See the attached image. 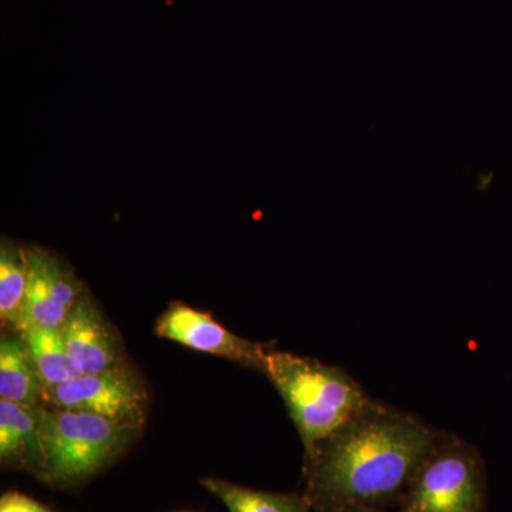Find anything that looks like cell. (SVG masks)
<instances>
[{
  "label": "cell",
  "instance_id": "1",
  "mask_svg": "<svg viewBox=\"0 0 512 512\" xmlns=\"http://www.w3.org/2000/svg\"><path fill=\"white\" fill-rule=\"evenodd\" d=\"M439 439L419 417L372 400L305 453L303 494L312 510L379 508L406 493Z\"/></svg>",
  "mask_w": 512,
  "mask_h": 512
},
{
  "label": "cell",
  "instance_id": "2",
  "mask_svg": "<svg viewBox=\"0 0 512 512\" xmlns=\"http://www.w3.org/2000/svg\"><path fill=\"white\" fill-rule=\"evenodd\" d=\"M264 375L284 399L305 453L372 402L348 373L312 357L269 349Z\"/></svg>",
  "mask_w": 512,
  "mask_h": 512
},
{
  "label": "cell",
  "instance_id": "3",
  "mask_svg": "<svg viewBox=\"0 0 512 512\" xmlns=\"http://www.w3.org/2000/svg\"><path fill=\"white\" fill-rule=\"evenodd\" d=\"M37 416L43 457L39 480L62 490L99 476L143 430L80 410L39 406Z\"/></svg>",
  "mask_w": 512,
  "mask_h": 512
},
{
  "label": "cell",
  "instance_id": "4",
  "mask_svg": "<svg viewBox=\"0 0 512 512\" xmlns=\"http://www.w3.org/2000/svg\"><path fill=\"white\" fill-rule=\"evenodd\" d=\"M402 512H484L483 470L474 448L440 436L403 494Z\"/></svg>",
  "mask_w": 512,
  "mask_h": 512
},
{
  "label": "cell",
  "instance_id": "5",
  "mask_svg": "<svg viewBox=\"0 0 512 512\" xmlns=\"http://www.w3.org/2000/svg\"><path fill=\"white\" fill-rule=\"evenodd\" d=\"M42 402L57 409L80 410L117 423L143 429L148 394L141 377L123 365L90 375H79L42 389Z\"/></svg>",
  "mask_w": 512,
  "mask_h": 512
},
{
  "label": "cell",
  "instance_id": "6",
  "mask_svg": "<svg viewBox=\"0 0 512 512\" xmlns=\"http://www.w3.org/2000/svg\"><path fill=\"white\" fill-rule=\"evenodd\" d=\"M154 333L207 355L232 360L264 373L269 348L241 338L222 326L210 313L197 311L181 302L168 305L157 319Z\"/></svg>",
  "mask_w": 512,
  "mask_h": 512
},
{
  "label": "cell",
  "instance_id": "7",
  "mask_svg": "<svg viewBox=\"0 0 512 512\" xmlns=\"http://www.w3.org/2000/svg\"><path fill=\"white\" fill-rule=\"evenodd\" d=\"M86 291L66 262L39 247L29 248V281L16 333L32 328L60 329Z\"/></svg>",
  "mask_w": 512,
  "mask_h": 512
},
{
  "label": "cell",
  "instance_id": "8",
  "mask_svg": "<svg viewBox=\"0 0 512 512\" xmlns=\"http://www.w3.org/2000/svg\"><path fill=\"white\" fill-rule=\"evenodd\" d=\"M64 345L79 375L123 365V343L92 295L84 291L60 328Z\"/></svg>",
  "mask_w": 512,
  "mask_h": 512
},
{
  "label": "cell",
  "instance_id": "9",
  "mask_svg": "<svg viewBox=\"0 0 512 512\" xmlns=\"http://www.w3.org/2000/svg\"><path fill=\"white\" fill-rule=\"evenodd\" d=\"M37 407L0 400V460L3 466L29 471L39 478L43 457Z\"/></svg>",
  "mask_w": 512,
  "mask_h": 512
},
{
  "label": "cell",
  "instance_id": "10",
  "mask_svg": "<svg viewBox=\"0 0 512 512\" xmlns=\"http://www.w3.org/2000/svg\"><path fill=\"white\" fill-rule=\"evenodd\" d=\"M42 389L19 333L3 335L0 339V399L37 407L42 402Z\"/></svg>",
  "mask_w": 512,
  "mask_h": 512
},
{
  "label": "cell",
  "instance_id": "11",
  "mask_svg": "<svg viewBox=\"0 0 512 512\" xmlns=\"http://www.w3.org/2000/svg\"><path fill=\"white\" fill-rule=\"evenodd\" d=\"M200 484L215 495L228 512H312L305 494L255 490L217 477L201 478Z\"/></svg>",
  "mask_w": 512,
  "mask_h": 512
},
{
  "label": "cell",
  "instance_id": "12",
  "mask_svg": "<svg viewBox=\"0 0 512 512\" xmlns=\"http://www.w3.org/2000/svg\"><path fill=\"white\" fill-rule=\"evenodd\" d=\"M19 335L43 389L79 376L67 353L60 329L32 328Z\"/></svg>",
  "mask_w": 512,
  "mask_h": 512
},
{
  "label": "cell",
  "instance_id": "13",
  "mask_svg": "<svg viewBox=\"0 0 512 512\" xmlns=\"http://www.w3.org/2000/svg\"><path fill=\"white\" fill-rule=\"evenodd\" d=\"M29 281V248L8 238L0 244V322L16 330Z\"/></svg>",
  "mask_w": 512,
  "mask_h": 512
},
{
  "label": "cell",
  "instance_id": "14",
  "mask_svg": "<svg viewBox=\"0 0 512 512\" xmlns=\"http://www.w3.org/2000/svg\"><path fill=\"white\" fill-rule=\"evenodd\" d=\"M0 512H56L47 505L39 503L35 498L19 493V491H9L0 498Z\"/></svg>",
  "mask_w": 512,
  "mask_h": 512
},
{
  "label": "cell",
  "instance_id": "15",
  "mask_svg": "<svg viewBox=\"0 0 512 512\" xmlns=\"http://www.w3.org/2000/svg\"><path fill=\"white\" fill-rule=\"evenodd\" d=\"M312 512H382L379 508L365 505H348V507L329 508V510H312Z\"/></svg>",
  "mask_w": 512,
  "mask_h": 512
}]
</instances>
